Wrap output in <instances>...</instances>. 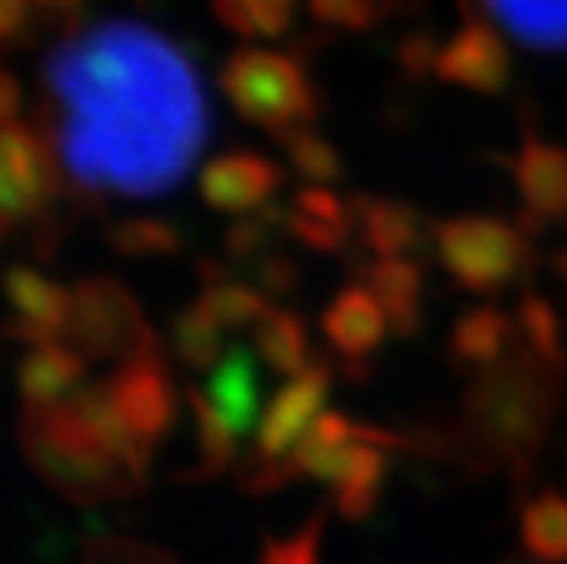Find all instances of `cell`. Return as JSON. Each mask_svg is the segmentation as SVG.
<instances>
[{
    "label": "cell",
    "mask_w": 567,
    "mask_h": 564,
    "mask_svg": "<svg viewBox=\"0 0 567 564\" xmlns=\"http://www.w3.org/2000/svg\"><path fill=\"white\" fill-rule=\"evenodd\" d=\"M252 334H257L260 359L271 370H279V375H289V378L300 375V370H308V359H305L308 334H305V322L297 316H289V311H268Z\"/></svg>",
    "instance_id": "ac0fdd59"
},
{
    "label": "cell",
    "mask_w": 567,
    "mask_h": 564,
    "mask_svg": "<svg viewBox=\"0 0 567 564\" xmlns=\"http://www.w3.org/2000/svg\"><path fill=\"white\" fill-rule=\"evenodd\" d=\"M359 227H363V238L378 249L381 260L403 257L406 249H414L417 243L414 213L403 206H392V202H373L370 209L359 213Z\"/></svg>",
    "instance_id": "603a6c76"
},
{
    "label": "cell",
    "mask_w": 567,
    "mask_h": 564,
    "mask_svg": "<svg viewBox=\"0 0 567 564\" xmlns=\"http://www.w3.org/2000/svg\"><path fill=\"white\" fill-rule=\"evenodd\" d=\"M326 392H330V370L326 367H308L286 381L268 403V411L260 418V454L264 459H282L293 454L297 443L308 437V429L326 414Z\"/></svg>",
    "instance_id": "30bf717a"
},
{
    "label": "cell",
    "mask_w": 567,
    "mask_h": 564,
    "mask_svg": "<svg viewBox=\"0 0 567 564\" xmlns=\"http://www.w3.org/2000/svg\"><path fill=\"white\" fill-rule=\"evenodd\" d=\"M59 180L63 162L38 125L11 122L0 129V238L52 217Z\"/></svg>",
    "instance_id": "5b68a950"
},
{
    "label": "cell",
    "mask_w": 567,
    "mask_h": 564,
    "mask_svg": "<svg viewBox=\"0 0 567 564\" xmlns=\"http://www.w3.org/2000/svg\"><path fill=\"white\" fill-rule=\"evenodd\" d=\"M158 334L143 319L140 301L122 279L92 275L70 290V316L63 330V345H70L84 359H125L136 356Z\"/></svg>",
    "instance_id": "277c9868"
},
{
    "label": "cell",
    "mask_w": 567,
    "mask_h": 564,
    "mask_svg": "<svg viewBox=\"0 0 567 564\" xmlns=\"http://www.w3.org/2000/svg\"><path fill=\"white\" fill-rule=\"evenodd\" d=\"M286 143L289 158H293V165L300 173H305L308 180H333L337 173H341V158H337V151L326 143L316 129H305V132H293Z\"/></svg>",
    "instance_id": "484cf974"
},
{
    "label": "cell",
    "mask_w": 567,
    "mask_h": 564,
    "mask_svg": "<svg viewBox=\"0 0 567 564\" xmlns=\"http://www.w3.org/2000/svg\"><path fill=\"white\" fill-rule=\"evenodd\" d=\"M30 4H33V22H38V30H52L63 41L81 33L84 0H30Z\"/></svg>",
    "instance_id": "83f0119b"
},
{
    "label": "cell",
    "mask_w": 567,
    "mask_h": 564,
    "mask_svg": "<svg viewBox=\"0 0 567 564\" xmlns=\"http://www.w3.org/2000/svg\"><path fill=\"white\" fill-rule=\"evenodd\" d=\"M297 0H213L216 19L243 38H279L293 22Z\"/></svg>",
    "instance_id": "7402d4cb"
},
{
    "label": "cell",
    "mask_w": 567,
    "mask_h": 564,
    "mask_svg": "<svg viewBox=\"0 0 567 564\" xmlns=\"http://www.w3.org/2000/svg\"><path fill=\"white\" fill-rule=\"evenodd\" d=\"M432 66L451 85H462L468 92H498L509 78V52L491 27L468 22L440 48Z\"/></svg>",
    "instance_id": "8fae6325"
},
{
    "label": "cell",
    "mask_w": 567,
    "mask_h": 564,
    "mask_svg": "<svg viewBox=\"0 0 567 564\" xmlns=\"http://www.w3.org/2000/svg\"><path fill=\"white\" fill-rule=\"evenodd\" d=\"M106 243L122 257H173L184 249V232L162 217H122L106 227Z\"/></svg>",
    "instance_id": "d6986e66"
},
{
    "label": "cell",
    "mask_w": 567,
    "mask_h": 564,
    "mask_svg": "<svg viewBox=\"0 0 567 564\" xmlns=\"http://www.w3.org/2000/svg\"><path fill=\"white\" fill-rule=\"evenodd\" d=\"M505 334H509V327H505V319L498 316V311L480 308V311H473V316H465L462 322H457L454 348H457V356L473 359V363H487V359L498 356Z\"/></svg>",
    "instance_id": "d4e9b609"
},
{
    "label": "cell",
    "mask_w": 567,
    "mask_h": 564,
    "mask_svg": "<svg viewBox=\"0 0 567 564\" xmlns=\"http://www.w3.org/2000/svg\"><path fill=\"white\" fill-rule=\"evenodd\" d=\"M498 30L538 52H567V0H484Z\"/></svg>",
    "instance_id": "5bb4252c"
},
{
    "label": "cell",
    "mask_w": 567,
    "mask_h": 564,
    "mask_svg": "<svg viewBox=\"0 0 567 564\" xmlns=\"http://www.w3.org/2000/svg\"><path fill=\"white\" fill-rule=\"evenodd\" d=\"M38 129L81 191L158 198L195 170L209 100L190 55L147 22L106 19L59 41Z\"/></svg>",
    "instance_id": "6da1fadb"
},
{
    "label": "cell",
    "mask_w": 567,
    "mask_h": 564,
    "mask_svg": "<svg viewBox=\"0 0 567 564\" xmlns=\"http://www.w3.org/2000/svg\"><path fill=\"white\" fill-rule=\"evenodd\" d=\"M122 564H132V557H122Z\"/></svg>",
    "instance_id": "1f68e13d"
},
{
    "label": "cell",
    "mask_w": 567,
    "mask_h": 564,
    "mask_svg": "<svg viewBox=\"0 0 567 564\" xmlns=\"http://www.w3.org/2000/svg\"><path fill=\"white\" fill-rule=\"evenodd\" d=\"M367 290L378 297L381 308L389 311L392 327H414L417 322V308H421V271L403 257L392 260H378L370 271V286Z\"/></svg>",
    "instance_id": "e0dca14e"
},
{
    "label": "cell",
    "mask_w": 567,
    "mask_h": 564,
    "mask_svg": "<svg viewBox=\"0 0 567 564\" xmlns=\"http://www.w3.org/2000/svg\"><path fill=\"white\" fill-rule=\"evenodd\" d=\"M389 327H392L389 311L381 308V301L367 290V286L337 294V301L326 308V316H322L326 338H330L337 352L348 359L370 356L373 348L384 341Z\"/></svg>",
    "instance_id": "4fadbf2b"
},
{
    "label": "cell",
    "mask_w": 567,
    "mask_h": 564,
    "mask_svg": "<svg viewBox=\"0 0 567 564\" xmlns=\"http://www.w3.org/2000/svg\"><path fill=\"white\" fill-rule=\"evenodd\" d=\"M111 386L117 411L125 414L128 429L147 451L158 448V440L173 429L176 418V392H173V375H168V356L162 341L154 338L143 345L136 356H128L122 367L106 378Z\"/></svg>",
    "instance_id": "52a82bcc"
},
{
    "label": "cell",
    "mask_w": 567,
    "mask_h": 564,
    "mask_svg": "<svg viewBox=\"0 0 567 564\" xmlns=\"http://www.w3.org/2000/svg\"><path fill=\"white\" fill-rule=\"evenodd\" d=\"M19 111H22V81L0 63V129L19 122Z\"/></svg>",
    "instance_id": "4dcf8cb0"
},
{
    "label": "cell",
    "mask_w": 567,
    "mask_h": 564,
    "mask_svg": "<svg viewBox=\"0 0 567 564\" xmlns=\"http://www.w3.org/2000/svg\"><path fill=\"white\" fill-rule=\"evenodd\" d=\"M19 440L27 459L38 465L48 484H55L63 495L95 502L111 495H128L136 488L122 465L111 462L95 443L70 422L63 407L48 411H22Z\"/></svg>",
    "instance_id": "3957f363"
},
{
    "label": "cell",
    "mask_w": 567,
    "mask_h": 564,
    "mask_svg": "<svg viewBox=\"0 0 567 564\" xmlns=\"http://www.w3.org/2000/svg\"><path fill=\"white\" fill-rule=\"evenodd\" d=\"M282 187V170L257 151H227L213 158L198 176L202 202L216 213H252L268 209L275 191Z\"/></svg>",
    "instance_id": "9c48e42d"
},
{
    "label": "cell",
    "mask_w": 567,
    "mask_h": 564,
    "mask_svg": "<svg viewBox=\"0 0 567 564\" xmlns=\"http://www.w3.org/2000/svg\"><path fill=\"white\" fill-rule=\"evenodd\" d=\"M308 8L326 27H344V30L363 27L373 11L370 0H308Z\"/></svg>",
    "instance_id": "f546056e"
},
{
    "label": "cell",
    "mask_w": 567,
    "mask_h": 564,
    "mask_svg": "<svg viewBox=\"0 0 567 564\" xmlns=\"http://www.w3.org/2000/svg\"><path fill=\"white\" fill-rule=\"evenodd\" d=\"M220 89L238 117L279 140L311 129L316 117V89L308 74L289 55L268 48H238L220 70Z\"/></svg>",
    "instance_id": "7a4b0ae2"
},
{
    "label": "cell",
    "mask_w": 567,
    "mask_h": 564,
    "mask_svg": "<svg viewBox=\"0 0 567 564\" xmlns=\"http://www.w3.org/2000/svg\"><path fill=\"white\" fill-rule=\"evenodd\" d=\"M84 363L89 359L63 341L30 348V356L19 363L22 411H48V407L70 400L84 381Z\"/></svg>",
    "instance_id": "7c38bea8"
},
{
    "label": "cell",
    "mask_w": 567,
    "mask_h": 564,
    "mask_svg": "<svg viewBox=\"0 0 567 564\" xmlns=\"http://www.w3.org/2000/svg\"><path fill=\"white\" fill-rule=\"evenodd\" d=\"M289 227L316 249H337L344 238V206L337 202L330 191L308 187L300 191L289 213Z\"/></svg>",
    "instance_id": "ffe728a7"
},
{
    "label": "cell",
    "mask_w": 567,
    "mask_h": 564,
    "mask_svg": "<svg viewBox=\"0 0 567 564\" xmlns=\"http://www.w3.org/2000/svg\"><path fill=\"white\" fill-rule=\"evenodd\" d=\"M440 264L465 290L491 294L524 271V235L494 217H454L436 227Z\"/></svg>",
    "instance_id": "8992f818"
},
{
    "label": "cell",
    "mask_w": 567,
    "mask_h": 564,
    "mask_svg": "<svg viewBox=\"0 0 567 564\" xmlns=\"http://www.w3.org/2000/svg\"><path fill=\"white\" fill-rule=\"evenodd\" d=\"M168 334H173V352L184 359L187 367L202 370V367H213L216 359H224V352H220L224 327L198 301L187 305L184 311H176L173 330Z\"/></svg>",
    "instance_id": "44dd1931"
},
{
    "label": "cell",
    "mask_w": 567,
    "mask_h": 564,
    "mask_svg": "<svg viewBox=\"0 0 567 564\" xmlns=\"http://www.w3.org/2000/svg\"><path fill=\"white\" fill-rule=\"evenodd\" d=\"M527 543L542 554H567V502L549 499L527 517Z\"/></svg>",
    "instance_id": "4316f807"
},
{
    "label": "cell",
    "mask_w": 567,
    "mask_h": 564,
    "mask_svg": "<svg viewBox=\"0 0 567 564\" xmlns=\"http://www.w3.org/2000/svg\"><path fill=\"white\" fill-rule=\"evenodd\" d=\"M0 290L11 316L0 322V334L11 341H27L30 348L63 341L70 316V290H63L44 271L30 264H11L0 275Z\"/></svg>",
    "instance_id": "ba28073f"
},
{
    "label": "cell",
    "mask_w": 567,
    "mask_h": 564,
    "mask_svg": "<svg viewBox=\"0 0 567 564\" xmlns=\"http://www.w3.org/2000/svg\"><path fill=\"white\" fill-rule=\"evenodd\" d=\"M33 30H38V22H33L30 0H0V52L27 44Z\"/></svg>",
    "instance_id": "f1b7e54d"
},
{
    "label": "cell",
    "mask_w": 567,
    "mask_h": 564,
    "mask_svg": "<svg viewBox=\"0 0 567 564\" xmlns=\"http://www.w3.org/2000/svg\"><path fill=\"white\" fill-rule=\"evenodd\" d=\"M198 305L220 322L224 330H243V327H260V319L268 316V301L260 297V290H249L243 283H209L205 294L198 297Z\"/></svg>",
    "instance_id": "cb8c5ba5"
},
{
    "label": "cell",
    "mask_w": 567,
    "mask_h": 564,
    "mask_svg": "<svg viewBox=\"0 0 567 564\" xmlns=\"http://www.w3.org/2000/svg\"><path fill=\"white\" fill-rule=\"evenodd\" d=\"M205 403L213 407L216 414L224 418V425L231 433H246L257 418V407H260V389H257V367L246 352H224V359L216 363L213 378H209V389L202 392Z\"/></svg>",
    "instance_id": "9a60e30c"
},
{
    "label": "cell",
    "mask_w": 567,
    "mask_h": 564,
    "mask_svg": "<svg viewBox=\"0 0 567 564\" xmlns=\"http://www.w3.org/2000/svg\"><path fill=\"white\" fill-rule=\"evenodd\" d=\"M516 184H520L527 209L542 213V217H557L567 209V154L560 147H546V143H527Z\"/></svg>",
    "instance_id": "2e32d148"
}]
</instances>
